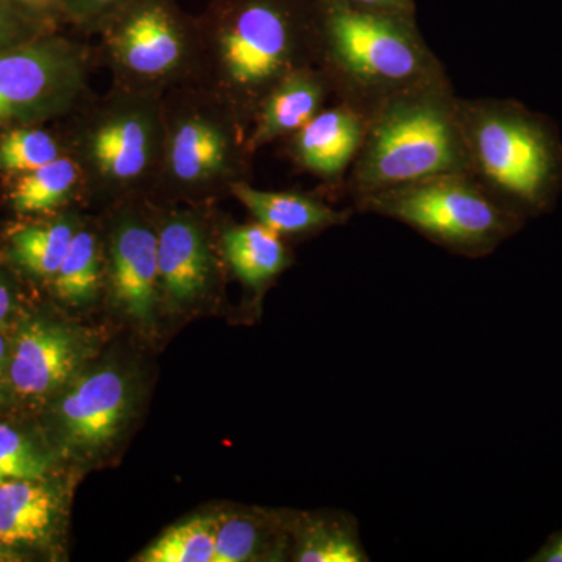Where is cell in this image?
Listing matches in <instances>:
<instances>
[{
    "instance_id": "52a82bcc",
    "label": "cell",
    "mask_w": 562,
    "mask_h": 562,
    "mask_svg": "<svg viewBox=\"0 0 562 562\" xmlns=\"http://www.w3.org/2000/svg\"><path fill=\"white\" fill-rule=\"evenodd\" d=\"M353 206L402 222L436 246L472 260L491 255L522 220L469 172L442 173L372 192Z\"/></svg>"
},
{
    "instance_id": "8992f818",
    "label": "cell",
    "mask_w": 562,
    "mask_h": 562,
    "mask_svg": "<svg viewBox=\"0 0 562 562\" xmlns=\"http://www.w3.org/2000/svg\"><path fill=\"white\" fill-rule=\"evenodd\" d=\"M469 173L522 217L541 210L558 176V151L549 131L514 103L460 98Z\"/></svg>"
},
{
    "instance_id": "ac0fdd59",
    "label": "cell",
    "mask_w": 562,
    "mask_h": 562,
    "mask_svg": "<svg viewBox=\"0 0 562 562\" xmlns=\"http://www.w3.org/2000/svg\"><path fill=\"white\" fill-rule=\"evenodd\" d=\"M81 221L83 214L74 206L14 225L7 232L3 247L7 265L13 272L47 286L61 268Z\"/></svg>"
},
{
    "instance_id": "d6986e66",
    "label": "cell",
    "mask_w": 562,
    "mask_h": 562,
    "mask_svg": "<svg viewBox=\"0 0 562 562\" xmlns=\"http://www.w3.org/2000/svg\"><path fill=\"white\" fill-rule=\"evenodd\" d=\"M0 181L3 203L21 220L49 216L83 202V177L68 154L49 165Z\"/></svg>"
},
{
    "instance_id": "9c48e42d",
    "label": "cell",
    "mask_w": 562,
    "mask_h": 562,
    "mask_svg": "<svg viewBox=\"0 0 562 562\" xmlns=\"http://www.w3.org/2000/svg\"><path fill=\"white\" fill-rule=\"evenodd\" d=\"M94 66L92 44L63 29L0 52V132L68 116L91 94Z\"/></svg>"
},
{
    "instance_id": "3957f363",
    "label": "cell",
    "mask_w": 562,
    "mask_h": 562,
    "mask_svg": "<svg viewBox=\"0 0 562 562\" xmlns=\"http://www.w3.org/2000/svg\"><path fill=\"white\" fill-rule=\"evenodd\" d=\"M469 172L460 98L449 76L394 95L369 114L344 192L351 202L398 184Z\"/></svg>"
},
{
    "instance_id": "603a6c76",
    "label": "cell",
    "mask_w": 562,
    "mask_h": 562,
    "mask_svg": "<svg viewBox=\"0 0 562 562\" xmlns=\"http://www.w3.org/2000/svg\"><path fill=\"white\" fill-rule=\"evenodd\" d=\"M280 520L265 514L228 512L214 517V562L266 560L280 546Z\"/></svg>"
},
{
    "instance_id": "44dd1931",
    "label": "cell",
    "mask_w": 562,
    "mask_h": 562,
    "mask_svg": "<svg viewBox=\"0 0 562 562\" xmlns=\"http://www.w3.org/2000/svg\"><path fill=\"white\" fill-rule=\"evenodd\" d=\"M299 562H368L360 525L350 513L331 512L299 517L292 524Z\"/></svg>"
},
{
    "instance_id": "8fae6325",
    "label": "cell",
    "mask_w": 562,
    "mask_h": 562,
    "mask_svg": "<svg viewBox=\"0 0 562 562\" xmlns=\"http://www.w3.org/2000/svg\"><path fill=\"white\" fill-rule=\"evenodd\" d=\"M106 211L101 231L105 284L125 313L147 319L161 292L158 233L150 202H124Z\"/></svg>"
},
{
    "instance_id": "1f68e13d",
    "label": "cell",
    "mask_w": 562,
    "mask_h": 562,
    "mask_svg": "<svg viewBox=\"0 0 562 562\" xmlns=\"http://www.w3.org/2000/svg\"><path fill=\"white\" fill-rule=\"evenodd\" d=\"M11 325L0 327V414L9 408L7 403V358H9Z\"/></svg>"
},
{
    "instance_id": "ba28073f",
    "label": "cell",
    "mask_w": 562,
    "mask_h": 562,
    "mask_svg": "<svg viewBox=\"0 0 562 562\" xmlns=\"http://www.w3.org/2000/svg\"><path fill=\"white\" fill-rule=\"evenodd\" d=\"M92 46L95 66L109 70L111 87L162 95L198 83L201 31L198 16L177 0H131L103 22Z\"/></svg>"
},
{
    "instance_id": "f1b7e54d",
    "label": "cell",
    "mask_w": 562,
    "mask_h": 562,
    "mask_svg": "<svg viewBox=\"0 0 562 562\" xmlns=\"http://www.w3.org/2000/svg\"><path fill=\"white\" fill-rule=\"evenodd\" d=\"M20 308V291L14 280L13 269L0 262V327H7Z\"/></svg>"
},
{
    "instance_id": "83f0119b",
    "label": "cell",
    "mask_w": 562,
    "mask_h": 562,
    "mask_svg": "<svg viewBox=\"0 0 562 562\" xmlns=\"http://www.w3.org/2000/svg\"><path fill=\"white\" fill-rule=\"evenodd\" d=\"M54 31H60V29L44 24L11 5L7 0H0V52Z\"/></svg>"
},
{
    "instance_id": "cb8c5ba5",
    "label": "cell",
    "mask_w": 562,
    "mask_h": 562,
    "mask_svg": "<svg viewBox=\"0 0 562 562\" xmlns=\"http://www.w3.org/2000/svg\"><path fill=\"white\" fill-rule=\"evenodd\" d=\"M68 154L57 122L0 132V180L33 171Z\"/></svg>"
},
{
    "instance_id": "277c9868",
    "label": "cell",
    "mask_w": 562,
    "mask_h": 562,
    "mask_svg": "<svg viewBox=\"0 0 562 562\" xmlns=\"http://www.w3.org/2000/svg\"><path fill=\"white\" fill-rule=\"evenodd\" d=\"M161 98L111 87L57 121L83 177V202L151 201L162 160Z\"/></svg>"
},
{
    "instance_id": "836d02e7",
    "label": "cell",
    "mask_w": 562,
    "mask_h": 562,
    "mask_svg": "<svg viewBox=\"0 0 562 562\" xmlns=\"http://www.w3.org/2000/svg\"><path fill=\"white\" fill-rule=\"evenodd\" d=\"M18 561H24V558H22L21 554L13 552V550H11L10 547L5 546V542L2 541V538H0V562Z\"/></svg>"
},
{
    "instance_id": "4316f807",
    "label": "cell",
    "mask_w": 562,
    "mask_h": 562,
    "mask_svg": "<svg viewBox=\"0 0 562 562\" xmlns=\"http://www.w3.org/2000/svg\"><path fill=\"white\" fill-rule=\"evenodd\" d=\"M131 0H65L63 2V24L77 35L90 38L109 21L116 11Z\"/></svg>"
},
{
    "instance_id": "d6a6232c",
    "label": "cell",
    "mask_w": 562,
    "mask_h": 562,
    "mask_svg": "<svg viewBox=\"0 0 562 562\" xmlns=\"http://www.w3.org/2000/svg\"><path fill=\"white\" fill-rule=\"evenodd\" d=\"M531 562H562V530L547 539L541 549L530 558Z\"/></svg>"
},
{
    "instance_id": "484cf974",
    "label": "cell",
    "mask_w": 562,
    "mask_h": 562,
    "mask_svg": "<svg viewBox=\"0 0 562 562\" xmlns=\"http://www.w3.org/2000/svg\"><path fill=\"white\" fill-rule=\"evenodd\" d=\"M52 457L24 428L0 420V483L50 476Z\"/></svg>"
},
{
    "instance_id": "d4e9b609",
    "label": "cell",
    "mask_w": 562,
    "mask_h": 562,
    "mask_svg": "<svg viewBox=\"0 0 562 562\" xmlns=\"http://www.w3.org/2000/svg\"><path fill=\"white\" fill-rule=\"evenodd\" d=\"M138 561L214 562V517H194L169 528Z\"/></svg>"
},
{
    "instance_id": "7402d4cb",
    "label": "cell",
    "mask_w": 562,
    "mask_h": 562,
    "mask_svg": "<svg viewBox=\"0 0 562 562\" xmlns=\"http://www.w3.org/2000/svg\"><path fill=\"white\" fill-rule=\"evenodd\" d=\"M103 284L105 258L102 232L83 216L61 268L47 283V288L60 302L83 305L98 295Z\"/></svg>"
},
{
    "instance_id": "7a4b0ae2",
    "label": "cell",
    "mask_w": 562,
    "mask_h": 562,
    "mask_svg": "<svg viewBox=\"0 0 562 562\" xmlns=\"http://www.w3.org/2000/svg\"><path fill=\"white\" fill-rule=\"evenodd\" d=\"M314 63L335 101L371 114L401 92L446 76L416 14L313 0Z\"/></svg>"
},
{
    "instance_id": "4fadbf2b",
    "label": "cell",
    "mask_w": 562,
    "mask_h": 562,
    "mask_svg": "<svg viewBox=\"0 0 562 562\" xmlns=\"http://www.w3.org/2000/svg\"><path fill=\"white\" fill-rule=\"evenodd\" d=\"M128 405L124 376L102 369L69 383L47 406L58 438L77 449H99L120 432Z\"/></svg>"
},
{
    "instance_id": "6da1fadb",
    "label": "cell",
    "mask_w": 562,
    "mask_h": 562,
    "mask_svg": "<svg viewBox=\"0 0 562 562\" xmlns=\"http://www.w3.org/2000/svg\"><path fill=\"white\" fill-rule=\"evenodd\" d=\"M198 22V85L249 125L284 77L316 65L313 0H211Z\"/></svg>"
},
{
    "instance_id": "2e32d148",
    "label": "cell",
    "mask_w": 562,
    "mask_h": 562,
    "mask_svg": "<svg viewBox=\"0 0 562 562\" xmlns=\"http://www.w3.org/2000/svg\"><path fill=\"white\" fill-rule=\"evenodd\" d=\"M60 520V492L50 476L0 483V538L22 558L49 549Z\"/></svg>"
},
{
    "instance_id": "30bf717a",
    "label": "cell",
    "mask_w": 562,
    "mask_h": 562,
    "mask_svg": "<svg viewBox=\"0 0 562 562\" xmlns=\"http://www.w3.org/2000/svg\"><path fill=\"white\" fill-rule=\"evenodd\" d=\"M81 360L83 346L72 328L46 314H27L11 325L7 403L44 408L72 382Z\"/></svg>"
},
{
    "instance_id": "7c38bea8",
    "label": "cell",
    "mask_w": 562,
    "mask_h": 562,
    "mask_svg": "<svg viewBox=\"0 0 562 562\" xmlns=\"http://www.w3.org/2000/svg\"><path fill=\"white\" fill-rule=\"evenodd\" d=\"M158 233V269L161 292L172 302L191 303L216 283L222 257L220 235L211 236L206 205L151 203Z\"/></svg>"
},
{
    "instance_id": "9a60e30c",
    "label": "cell",
    "mask_w": 562,
    "mask_h": 562,
    "mask_svg": "<svg viewBox=\"0 0 562 562\" xmlns=\"http://www.w3.org/2000/svg\"><path fill=\"white\" fill-rule=\"evenodd\" d=\"M333 98L330 81L316 65L292 70L261 102L249 131V147L257 155L262 147L284 140L305 127Z\"/></svg>"
},
{
    "instance_id": "5bb4252c",
    "label": "cell",
    "mask_w": 562,
    "mask_h": 562,
    "mask_svg": "<svg viewBox=\"0 0 562 562\" xmlns=\"http://www.w3.org/2000/svg\"><path fill=\"white\" fill-rule=\"evenodd\" d=\"M369 116L349 103L325 106L305 127L283 140L295 168L316 177L328 190L344 191L368 128Z\"/></svg>"
},
{
    "instance_id": "5b68a950",
    "label": "cell",
    "mask_w": 562,
    "mask_h": 562,
    "mask_svg": "<svg viewBox=\"0 0 562 562\" xmlns=\"http://www.w3.org/2000/svg\"><path fill=\"white\" fill-rule=\"evenodd\" d=\"M161 110L165 144L151 203L210 205L250 181V125L228 103L190 83L166 91Z\"/></svg>"
},
{
    "instance_id": "ffe728a7",
    "label": "cell",
    "mask_w": 562,
    "mask_h": 562,
    "mask_svg": "<svg viewBox=\"0 0 562 562\" xmlns=\"http://www.w3.org/2000/svg\"><path fill=\"white\" fill-rule=\"evenodd\" d=\"M225 265L254 291H262L292 265L290 247L260 222L232 224L220 231Z\"/></svg>"
},
{
    "instance_id": "e0dca14e",
    "label": "cell",
    "mask_w": 562,
    "mask_h": 562,
    "mask_svg": "<svg viewBox=\"0 0 562 562\" xmlns=\"http://www.w3.org/2000/svg\"><path fill=\"white\" fill-rule=\"evenodd\" d=\"M232 198L249 211L251 220L271 228L281 238H302L342 227L351 210H338L319 195L302 191H266L250 181L233 184Z\"/></svg>"
},
{
    "instance_id": "f546056e",
    "label": "cell",
    "mask_w": 562,
    "mask_h": 562,
    "mask_svg": "<svg viewBox=\"0 0 562 562\" xmlns=\"http://www.w3.org/2000/svg\"><path fill=\"white\" fill-rule=\"evenodd\" d=\"M7 2L44 24L55 29L65 27L63 24V2L65 0H7Z\"/></svg>"
},
{
    "instance_id": "4dcf8cb0",
    "label": "cell",
    "mask_w": 562,
    "mask_h": 562,
    "mask_svg": "<svg viewBox=\"0 0 562 562\" xmlns=\"http://www.w3.org/2000/svg\"><path fill=\"white\" fill-rule=\"evenodd\" d=\"M360 9L392 11V13L416 14L414 0H341Z\"/></svg>"
}]
</instances>
